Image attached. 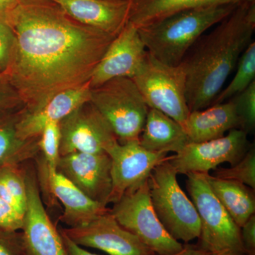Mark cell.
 <instances>
[{
  "label": "cell",
  "instance_id": "7402d4cb",
  "mask_svg": "<svg viewBox=\"0 0 255 255\" xmlns=\"http://www.w3.org/2000/svg\"><path fill=\"white\" fill-rule=\"evenodd\" d=\"M255 0H132L128 21L136 27L154 22L183 10L234 4Z\"/></svg>",
  "mask_w": 255,
  "mask_h": 255
},
{
  "label": "cell",
  "instance_id": "e575fe53",
  "mask_svg": "<svg viewBox=\"0 0 255 255\" xmlns=\"http://www.w3.org/2000/svg\"><path fill=\"white\" fill-rule=\"evenodd\" d=\"M170 255H216L202 249L199 246H190V245H185L183 247L182 251L174 253Z\"/></svg>",
  "mask_w": 255,
  "mask_h": 255
},
{
  "label": "cell",
  "instance_id": "ba28073f",
  "mask_svg": "<svg viewBox=\"0 0 255 255\" xmlns=\"http://www.w3.org/2000/svg\"><path fill=\"white\" fill-rule=\"evenodd\" d=\"M147 179L114 203L110 213L155 255H173L182 251L184 245L174 240L159 221L151 202Z\"/></svg>",
  "mask_w": 255,
  "mask_h": 255
},
{
  "label": "cell",
  "instance_id": "e0dca14e",
  "mask_svg": "<svg viewBox=\"0 0 255 255\" xmlns=\"http://www.w3.org/2000/svg\"><path fill=\"white\" fill-rule=\"evenodd\" d=\"M78 22L114 37L128 21L130 1L119 0H51Z\"/></svg>",
  "mask_w": 255,
  "mask_h": 255
},
{
  "label": "cell",
  "instance_id": "83f0119b",
  "mask_svg": "<svg viewBox=\"0 0 255 255\" xmlns=\"http://www.w3.org/2000/svg\"><path fill=\"white\" fill-rule=\"evenodd\" d=\"M231 100L236 105L242 129L247 132L252 131L255 127V81Z\"/></svg>",
  "mask_w": 255,
  "mask_h": 255
},
{
  "label": "cell",
  "instance_id": "836d02e7",
  "mask_svg": "<svg viewBox=\"0 0 255 255\" xmlns=\"http://www.w3.org/2000/svg\"><path fill=\"white\" fill-rule=\"evenodd\" d=\"M59 231L60 234H61L62 238H63V244L64 246H65V251H66V255H99L95 254V253H90V252L84 249L82 247L75 244L65 233L62 232L60 230H59Z\"/></svg>",
  "mask_w": 255,
  "mask_h": 255
},
{
  "label": "cell",
  "instance_id": "4dcf8cb0",
  "mask_svg": "<svg viewBox=\"0 0 255 255\" xmlns=\"http://www.w3.org/2000/svg\"><path fill=\"white\" fill-rule=\"evenodd\" d=\"M0 255H27L21 231L0 230Z\"/></svg>",
  "mask_w": 255,
  "mask_h": 255
},
{
  "label": "cell",
  "instance_id": "7c38bea8",
  "mask_svg": "<svg viewBox=\"0 0 255 255\" xmlns=\"http://www.w3.org/2000/svg\"><path fill=\"white\" fill-rule=\"evenodd\" d=\"M60 230L78 246L95 248L110 255H156L139 238L122 227L110 211L83 226Z\"/></svg>",
  "mask_w": 255,
  "mask_h": 255
},
{
  "label": "cell",
  "instance_id": "f546056e",
  "mask_svg": "<svg viewBox=\"0 0 255 255\" xmlns=\"http://www.w3.org/2000/svg\"><path fill=\"white\" fill-rule=\"evenodd\" d=\"M23 107L22 100L11 85L6 72L0 73V112Z\"/></svg>",
  "mask_w": 255,
  "mask_h": 255
},
{
  "label": "cell",
  "instance_id": "d6986e66",
  "mask_svg": "<svg viewBox=\"0 0 255 255\" xmlns=\"http://www.w3.org/2000/svg\"><path fill=\"white\" fill-rule=\"evenodd\" d=\"M241 127L232 100L211 105L204 110L191 112L184 124L190 142H203L219 138L226 132Z\"/></svg>",
  "mask_w": 255,
  "mask_h": 255
},
{
  "label": "cell",
  "instance_id": "ffe728a7",
  "mask_svg": "<svg viewBox=\"0 0 255 255\" xmlns=\"http://www.w3.org/2000/svg\"><path fill=\"white\" fill-rule=\"evenodd\" d=\"M26 112L24 107L0 112V167L22 164L40 153V136L27 140L18 136L17 124Z\"/></svg>",
  "mask_w": 255,
  "mask_h": 255
},
{
  "label": "cell",
  "instance_id": "603a6c76",
  "mask_svg": "<svg viewBox=\"0 0 255 255\" xmlns=\"http://www.w3.org/2000/svg\"><path fill=\"white\" fill-rule=\"evenodd\" d=\"M208 182L215 196L241 228L255 212L254 191L236 181L207 174Z\"/></svg>",
  "mask_w": 255,
  "mask_h": 255
},
{
  "label": "cell",
  "instance_id": "30bf717a",
  "mask_svg": "<svg viewBox=\"0 0 255 255\" xmlns=\"http://www.w3.org/2000/svg\"><path fill=\"white\" fill-rule=\"evenodd\" d=\"M248 132L241 128L227 135L203 142H189L180 152L168 156L167 161L177 174L209 173L224 162L237 164L248 150Z\"/></svg>",
  "mask_w": 255,
  "mask_h": 255
},
{
  "label": "cell",
  "instance_id": "277c9868",
  "mask_svg": "<svg viewBox=\"0 0 255 255\" xmlns=\"http://www.w3.org/2000/svg\"><path fill=\"white\" fill-rule=\"evenodd\" d=\"M168 156L152 169L147 179L151 202L167 232L176 241L188 243L199 238L200 220L192 201L181 189Z\"/></svg>",
  "mask_w": 255,
  "mask_h": 255
},
{
  "label": "cell",
  "instance_id": "8d00e7d4",
  "mask_svg": "<svg viewBox=\"0 0 255 255\" xmlns=\"http://www.w3.org/2000/svg\"><path fill=\"white\" fill-rule=\"evenodd\" d=\"M119 1H128V0H119ZM130 1V0H129Z\"/></svg>",
  "mask_w": 255,
  "mask_h": 255
},
{
  "label": "cell",
  "instance_id": "d6a6232c",
  "mask_svg": "<svg viewBox=\"0 0 255 255\" xmlns=\"http://www.w3.org/2000/svg\"><path fill=\"white\" fill-rule=\"evenodd\" d=\"M242 242L247 255H255V216L253 215L241 228Z\"/></svg>",
  "mask_w": 255,
  "mask_h": 255
},
{
  "label": "cell",
  "instance_id": "3957f363",
  "mask_svg": "<svg viewBox=\"0 0 255 255\" xmlns=\"http://www.w3.org/2000/svg\"><path fill=\"white\" fill-rule=\"evenodd\" d=\"M237 5L183 10L137 28L149 54L161 63L177 66L203 34Z\"/></svg>",
  "mask_w": 255,
  "mask_h": 255
},
{
  "label": "cell",
  "instance_id": "4fadbf2b",
  "mask_svg": "<svg viewBox=\"0 0 255 255\" xmlns=\"http://www.w3.org/2000/svg\"><path fill=\"white\" fill-rule=\"evenodd\" d=\"M112 159V189L109 204L117 202L128 191L148 179L152 169L168 156L151 152L139 141L114 144L107 152Z\"/></svg>",
  "mask_w": 255,
  "mask_h": 255
},
{
  "label": "cell",
  "instance_id": "8fae6325",
  "mask_svg": "<svg viewBox=\"0 0 255 255\" xmlns=\"http://www.w3.org/2000/svg\"><path fill=\"white\" fill-rule=\"evenodd\" d=\"M25 180L27 201L21 231L27 255H66L61 234L42 202L35 172L25 169Z\"/></svg>",
  "mask_w": 255,
  "mask_h": 255
},
{
  "label": "cell",
  "instance_id": "ac0fdd59",
  "mask_svg": "<svg viewBox=\"0 0 255 255\" xmlns=\"http://www.w3.org/2000/svg\"><path fill=\"white\" fill-rule=\"evenodd\" d=\"M90 81L76 88L57 94L40 110L26 113L17 124L18 136L23 140L39 137L47 124L59 123L83 104L90 102Z\"/></svg>",
  "mask_w": 255,
  "mask_h": 255
},
{
  "label": "cell",
  "instance_id": "7a4b0ae2",
  "mask_svg": "<svg viewBox=\"0 0 255 255\" xmlns=\"http://www.w3.org/2000/svg\"><path fill=\"white\" fill-rule=\"evenodd\" d=\"M255 1L238 4L209 34L194 45L182 63L186 71V97L191 112L211 107L225 82L253 42Z\"/></svg>",
  "mask_w": 255,
  "mask_h": 255
},
{
  "label": "cell",
  "instance_id": "74e56055",
  "mask_svg": "<svg viewBox=\"0 0 255 255\" xmlns=\"http://www.w3.org/2000/svg\"><path fill=\"white\" fill-rule=\"evenodd\" d=\"M132 1V0H130V1Z\"/></svg>",
  "mask_w": 255,
  "mask_h": 255
},
{
  "label": "cell",
  "instance_id": "2e32d148",
  "mask_svg": "<svg viewBox=\"0 0 255 255\" xmlns=\"http://www.w3.org/2000/svg\"><path fill=\"white\" fill-rule=\"evenodd\" d=\"M41 159L38 166L41 184L48 196H53L63 204L64 211L60 221L68 228L83 226L110 211L107 206L90 199L56 169L48 168Z\"/></svg>",
  "mask_w": 255,
  "mask_h": 255
},
{
  "label": "cell",
  "instance_id": "484cf974",
  "mask_svg": "<svg viewBox=\"0 0 255 255\" xmlns=\"http://www.w3.org/2000/svg\"><path fill=\"white\" fill-rule=\"evenodd\" d=\"M215 177L236 181L246 184L253 190L255 189V150L248 149L241 161L230 168L216 169Z\"/></svg>",
  "mask_w": 255,
  "mask_h": 255
},
{
  "label": "cell",
  "instance_id": "f1b7e54d",
  "mask_svg": "<svg viewBox=\"0 0 255 255\" xmlns=\"http://www.w3.org/2000/svg\"><path fill=\"white\" fill-rule=\"evenodd\" d=\"M15 35L11 26L0 17V73L9 67L15 47Z\"/></svg>",
  "mask_w": 255,
  "mask_h": 255
},
{
  "label": "cell",
  "instance_id": "6da1fadb",
  "mask_svg": "<svg viewBox=\"0 0 255 255\" xmlns=\"http://www.w3.org/2000/svg\"><path fill=\"white\" fill-rule=\"evenodd\" d=\"M0 17L15 47L6 73L27 113L85 85L115 37L78 22L51 0H20Z\"/></svg>",
  "mask_w": 255,
  "mask_h": 255
},
{
  "label": "cell",
  "instance_id": "d4e9b609",
  "mask_svg": "<svg viewBox=\"0 0 255 255\" xmlns=\"http://www.w3.org/2000/svg\"><path fill=\"white\" fill-rule=\"evenodd\" d=\"M255 81V42L253 41L240 58L237 70L233 80L226 88L222 89L213 105L231 100L246 90Z\"/></svg>",
  "mask_w": 255,
  "mask_h": 255
},
{
  "label": "cell",
  "instance_id": "d590c367",
  "mask_svg": "<svg viewBox=\"0 0 255 255\" xmlns=\"http://www.w3.org/2000/svg\"><path fill=\"white\" fill-rule=\"evenodd\" d=\"M20 3V0H0V15L14 9Z\"/></svg>",
  "mask_w": 255,
  "mask_h": 255
},
{
  "label": "cell",
  "instance_id": "5bb4252c",
  "mask_svg": "<svg viewBox=\"0 0 255 255\" xmlns=\"http://www.w3.org/2000/svg\"><path fill=\"white\" fill-rule=\"evenodd\" d=\"M147 51L138 28L128 21L111 42L90 79L95 88L117 78H133L145 63Z\"/></svg>",
  "mask_w": 255,
  "mask_h": 255
},
{
  "label": "cell",
  "instance_id": "8992f818",
  "mask_svg": "<svg viewBox=\"0 0 255 255\" xmlns=\"http://www.w3.org/2000/svg\"><path fill=\"white\" fill-rule=\"evenodd\" d=\"M90 102L110 124L119 143L139 141L149 107L132 79L114 78L92 88Z\"/></svg>",
  "mask_w": 255,
  "mask_h": 255
},
{
  "label": "cell",
  "instance_id": "52a82bcc",
  "mask_svg": "<svg viewBox=\"0 0 255 255\" xmlns=\"http://www.w3.org/2000/svg\"><path fill=\"white\" fill-rule=\"evenodd\" d=\"M146 105L168 116L183 128L190 110L186 97V71L183 63L171 66L147 52L140 71L132 78Z\"/></svg>",
  "mask_w": 255,
  "mask_h": 255
},
{
  "label": "cell",
  "instance_id": "4316f807",
  "mask_svg": "<svg viewBox=\"0 0 255 255\" xmlns=\"http://www.w3.org/2000/svg\"><path fill=\"white\" fill-rule=\"evenodd\" d=\"M60 130L59 123L52 122L47 124L42 130L39 138L40 153L47 167L56 169L60 157Z\"/></svg>",
  "mask_w": 255,
  "mask_h": 255
},
{
  "label": "cell",
  "instance_id": "9a60e30c",
  "mask_svg": "<svg viewBox=\"0 0 255 255\" xmlns=\"http://www.w3.org/2000/svg\"><path fill=\"white\" fill-rule=\"evenodd\" d=\"M56 170L92 200L107 206L112 189V159L107 153L60 156Z\"/></svg>",
  "mask_w": 255,
  "mask_h": 255
},
{
  "label": "cell",
  "instance_id": "9c48e42d",
  "mask_svg": "<svg viewBox=\"0 0 255 255\" xmlns=\"http://www.w3.org/2000/svg\"><path fill=\"white\" fill-rule=\"evenodd\" d=\"M60 155L74 152L107 153L118 141L110 124L87 102L59 122Z\"/></svg>",
  "mask_w": 255,
  "mask_h": 255
},
{
  "label": "cell",
  "instance_id": "5b68a950",
  "mask_svg": "<svg viewBox=\"0 0 255 255\" xmlns=\"http://www.w3.org/2000/svg\"><path fill=\"white\" fill-rule=\"evenodd\" d=\"M209 173H189L187 187L200 220L199 247L216 255H247L241 228L215 196Z\"/></svg>",
  "mask_w": 255,
  "mask_h": 255
},
{
  "label": "cell",
  "instance_id": "44dd1931",
  "mask_svg": "<svg viewBox=\"0 0 255 255\" xmlns=\"http://www.w3.org/2000/svg\"><path fill=\"white\" fill-rule=\"evenodd\" d=\"M189 142V137L180 124L162 112L149 108L139 137V143L143 148L151 152L177 154Z\"/></svg>",
  "mask_w": 255,
  "mask_h": 255
},
{
  "label": "cell",
  "instance_id": "cb8c5ba5",
  "mask_svg": "<svg viewBox=\"0 0 255 255\" xmlns=\"http://www.w3.org/2000/svg\"><path fill=\"white\" fill-rule=\"evenodd\" d=\"M0 196L23 216L27 189L25 169L21 167V164L0 167Z\"/></svg>",
  "mask_w": 255,
  "mask_h": 255
},
{
  "label": "cell",
  "instance_id": "1f68e13d",
  "mask_svg": "<svg viewBox=\"0 0 255 255\" xmlns=\"http://www.w3.org/2000/svg\"><path fill=\"white\" fill-rule=\"evenodd\" d=\"M23 216L0 196V230L20 231L23 226Z\"/></svg>",
  "mask_w": 255,
  "mask_h": 255
}]
</instances>
